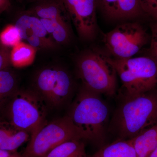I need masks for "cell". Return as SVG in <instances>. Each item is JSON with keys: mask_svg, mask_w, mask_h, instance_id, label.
I'll return each mask as SVG.
<instances>
[{"mask_svg": "<svg viewBox=\"0 0 157 157\" xmlns=\"http://www.w3.org/2000/svg\"><path fill=\"white\" fill-rule=\"evenodd\" d=\"M157 124V90L122 96L111 120L110 130L119 139L134 138Z\"/></svg>", "mask_w": 157, "mask_h": 157, "instance_id": "obj_1", "label": "cell"}, {"mask_svg": "<svg viewBox=\"0 0 157 157\" xmlns=\"http://www.w3.org/2000/svg\"><path fill=\"white\" fill-rule=\"evenodd\" d=\"M109 115L101 94L82 85L67 116L79 139L98 143L105 138Z\"/></svg>", "mask_w": 157, "mask_h": 157, "instance_id": "obj_2", "label": "cell"}, {"mask_svg": "<svg viewBox=\"0 0 157 157\" xmlns=\"http://www.w3.org/2000/svg\"><path fill=\"white\" fill-rule=\"evenodd\" d=\"M107 54L97 49H89L76 58V73L82 86L93 92L113 97L117 89L116 70Z\"/></svg>", "mask_w": 157, "mask_h": 157, "instance_id": "obj_3", "label": "cell"}, {"mask_svg": "<svg viewBox=\"0 0 157 157\" xmlns=\"http://www.w3.org/2000/svg\"><path fill=\"white\" fill-rule=\"evenodd\" d=\"M109 60L122 83V96H133L156 89L157 63L151 57Z\"/></svg>", "mask_w": 157, "mask_h": 157, "instance_id": "obj_4", "label": "cell"}, {"mask_svg": "<svg viewBox=\"0 0 157 157\" xmlns=\"http://www.w3.org/2000/svg\"><path fill=\"white\" fill-rule=\"evenodd\" d=\"M44 102L36 91L17 90L5 110L7 121L32 137L46 124Z\"/></svg>", "mask_w": 157, "mask_h": 157, "instance_id": "obj_5", "label": "cell"}, {"mask_svg": "<svg viewBox=\"0 0 157 157\" xmlns=\"http://www.w3.org/2000/svg\"><path fill=\"white\" fill-rule=\"evenodd\" d=\"M149 39L144 28L136 21L121 24L103 36L107 52L116 59L133 57Z\"/></svg>", "mask_w": 157, "mask_h": 157, "instance_id": "obj_6", "label": "cell"}, {"mask_svg": "<svg viewBox=\"0 0 157 157\" xmlns=\"http://www.w3.org/2000/svg\"><path fill=\"white\" fill-rule=\"evenodd\" d=\"M74 138L79 139L66 115L46 123L31 137L22 156L44 157L59 144Z\"/></svg>", "mask_w": 157, "mask_h": 157, "instance_id": "obj_7", "label": "cell"}, {"mask_svg": "<svg viewBox=\"0 0 157 157\" xmlns=\"http://www.w3.org/2000/svg\"><path fill=\"white\" fill-rule=\"evenodd\" d=\"M36 91L43 101L52 107H59L71 95L73 81L66 70L57 67L45 68L35 78Z\"/></svg>", "mask_w": 157, "mask_h": 157, "instance_id": "obj_8", "label": "cell"}, {"mask_svg": "<svg viewBox=\"0 0 157 157\" xmlns=\"http://www.w3.org/2000/svg\"><path fill=\"white\" fill-rule=\"evenodd\" d=\"M64 6L79 38L91 41L98 34V0H63Z\"/></svg>", "mask_w": 157, "mask_h": 157, "instance_id": "obj_9", "label": "cell"}, {"mask_svg": "<svg viewBox=\"0 0 157 157\" xmlns=\"http://www.w3.org/2000/svg\"><path fill=\"white\" fill-rule=\"evenodd\" d=\"M14 25L19 31L22 41L37 49L52 50L58 45L52 40L41 20L26 11L17 16Z\"/></svg>", "mask_w": 157, "mask_h": 157, "instance_id": "obj_10", "label": "cell"}, {"mask_svg": "<svg viewBox=\"0 0 157 157\" xmlns=\"http://www.w3.org/2000/svg\"><path fill=\"white\" fill-rule=\"evenodd\" d=\"M98 8L111 21L135 19L142 14L139 0H98Z\"/></svg>", "mask_w": 157, "mask_h": 157, "instance_id": "obj_11", "label": "cell"}, {"mask_svg": "<svg viewBox=\"0 0 157 157\" xmlns=\"http://www.w3.org/2000/svg\"><path fill=\"white\" fill-rule=\"evenodd\" d=\"M30 137L27 132L17 128L9 121L0 119V149L16 151Z\"/></svg>", "mask_w": 157, "mask_h": 157, "instance_id": "obj_12", "label": "cell"}, {"mask_svg": "<svg viewBox=\"0 0 157 157\" xmlns=\"http://www.w3.org/2000/svg\"><path fill=\"white\" fill-rule=\"evenodd\" d=\"M27 11L41 19L70 20L63 0H40Z\"/></svg>", "mask_w": 157, "mask_h": 157, "instance_id": "obj_13", "label": "cell"}, {"mask_svg": "<svg viewBox=\"0 0 157 157\" xmlns=\"http://www.w3.org/2000/svg\"><path fill=\"white\" fill-rule=\"evenodd\" d=\"M52 40L57 45L69 43L72 38L69 19H41Z\"/></svg>", "mask_w": 157, "mask_h": 157, "instance_id": "obj_14", "label": "cell"}, {"mask_svg": "<svg viewBox=\"0 0 157 157\" xmlns=\"http://www.w3.org/2000/svg\"><path fill=\"white\" fill-rule=\"evenodd\" d=\"M137 157H149L157 147V124L131 139Z\"/></svg>", "mask_w": 157, "mask_h": 157, "instance_id": "obj_15", "label": "cell"}, {"mask_svg": "<svg viewBox=\"0 0 157 157\" xmlns=\"http://www.w3.org/2000/svg\"><path fill=\"white\" fill-rule=\"evenodd\" d=\"M89 157H137L131 139H118Z\"/></svg>", "mask_w": 157, "mask_h": 157, "instance_id": "obj_16", "label": "cell"}, {"mask_svg": "<svg viewBox=\"0 0 157 157\" xmlns=\"http://www.w3.org/2000/svg\"><path fill=\"white\" fill-rule=\"evenodd\" d=\"M17 80L13 72L9 69L0 71V114L17 91Z\"/></svg>", "mask_w": 157, "mask_h": 157, "instance_id": "obj_17", "label": "cell"}, {"mask_svg": "<svg viewBox=\"0 0 157 157\" xmlns=\"http://www.w3.org/2000/svg\"><path fill=\"white\" fill-rule=\"evenodd\" d=\"M44 157H88L81 139L74 138L57 146Z\"/></svg>", "mask_w": 157, "mask_h": 157, "instance_id": "obj_18", "label": "cell"}, {"mask_svg": "<svg viewBox=\"0 0 157 157\" xmlns=\"http://www.w3.org/2000/svg\"><path fill=\"white\" fill-rule=\"evenodd\" d=\"M38 49L25 42H21L11 50V65L17 68L31 64L36 57Z\"/></svg>", "mask_w": 157, "mask_h": 157, "instance_id": "obj_19", "label": "cell"}, {"mask_svg": "<svg viewBox=\"0 0 157 157\" xmlns=\"http://www.w3.org/2000/svg\"><path fill=\"white\" fill-rule=\"evenodd\" d=\"M21 42L19 31L14 25H7L0 33V43L6 47L13 48Z\"/></svg>", "mask_w": 157, "mask_h": 157, "instance_id": "obj_20", "label": "cell"}, {"mask_svg": "<svg viewBox=\"0 0 157 157\" xmlns=\"http://www.w3.org/2000/svg\"><path fill=\"white\" fill-rule=\"evenodd\" d=\"M141 10L157 21V0H139Z\"/></svg>", "mask_w": 157, "mask_h": 157, "instance_id": "obj_21", "label": "cell"}, {"mask_svg": "<svg viewBox=\"0 0 157 157\" xmlns=\"http://www.w3.org/2000/svg\"><path fill=\"white\" fill-rule=\"evenodd\" d=\"M11 50L0 43V71L9 69L11 65Z\"/></svg>", "mask_w": 157, "mask_h": 157, "instance_id": "obj_22", "label": "cell"}, {"mask_svg": "<svg viewBox=\"0 0 157 157\" xmlns=\"http://www.w3.org/2000/svg\"><path fill=\"white\" fill-rule=\"evenodd\" d=\"M151 31L150 51L151 57L157 63V21L152 25Z\"/></svg>", "mask_w": 157, "mask_h": 157, "instance_id": "obj_23", "label": "cell"}, {"mask_svg": "<svg viewBox=\"0 0 157 157\" xmlns=\"http://www.w3.org/2000/svg\"><path fill=\"white\" fill-rule=\"evenodd\" d=\"M11 7L10 0H0V16L5 11H8Z\"/></svg>", "mask_w": 157, "mask_h": 157, "instance_id": "obj_24", "label": "cell"}, {"mask_svg": "<svg viewBox=\"0 0 157 157\" xmlns=\"http://www.w3.org/2000/svg\"><path fill=\"white\" fill-rule=\"evenodd\" d=\"M20 155L16 151H11L0 149V157H16Z\"/></svg>", "mask_w": 157, "mask_h": 157, "instance_id": "obj_25", "label": "cell"}, {"mask_svg": "<svg viewBox=\"0 0 157 157\" xmlns=\"http://www.w3.org/2000/svg\"><path fill=\"white\" fill-rule=\"evenodd\" d=\"M149 157H157V147L152 152L151 154Z\"/></svg>", "mask_w": 157, "mask_h": 157, "instance_id": "obj_26", "label": "cell"}, {"mask_svg": "<svg viewBox=\"0 0 157 157\" xmlns=\"http://www.w3.org/2000/svg\"><path fill=\"white\" fill-rule=\"evenodd\" d=\"M31 2H33L34 3L36 2H38V1H40V0H29Z\"/></svg>", "mask_w": 157, "mask_h": 157, "instance_id": "obj_27", "label": "cell"}, {"mask_svg": "<svg viewBox=\"0 0 157 157\" xmlns=\"http://www.w3.org/2000/svg\"><path fill=\"white\" fill-rule=\"evenodd\" d=\"M16 157H23L22 155H19L17 156Z\"/></svg>", "mask_w": 157, "mask_h": 157, "instance_id": "obj_28", "label": "cell"}]
</instances>
